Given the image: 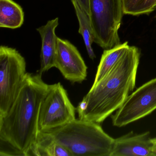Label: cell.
Masks as SVG:
<instances>
[{"label": "cell", "instance_id": "obj_1", "mask_svg": "<svg viewBox=\"0 0 156 156\" xmlns=\"http://www.w3.org/2000/svg\"><path fill=\"white\" fill-rule=\"evenodd\" d=\"M49 86L39 73H27L12 105L0 116V156H30L39 132L40 107Z\"/></svg>", "mask_w": 156, "mask_h": 156}, {"label": "cell", "instance_id": "obj_2", "mask_svg": "<svg viewBox=\"0 0 156 156\" xmlns=\"http://www.w3.org/2000/svg\"><path fill=\"white\" fill-rule=\"evenodd\" d=\"M140 52L129 48L118 62L95 84L93 85L76 108L78 118L101 124L120 108L133 92Z\"/></svg>", "mask_w": 156, "mask_h": 156}, {"label": "cell", "instance_id": "obj_3", "mask_svg": "<svg viewBox=\"0 0 156 156\" xmlns=\"http://www.w3.org/2000/svg\"><path fill=\"white\" fill-rule=\"evenodd\" d=\"M44 132L64 147L72 156H109L115 140L100 124L79 118Z\"/></svg>", "mask_w": 156, "mask_h": 156}, {"label": "cell", "instance_id": "obj_4", "mask_svg": "<svg viewBox=\"0 0 156 156\" xmlns=\"http://www.w3.org/2000/svg\"><path fill=\"white\" fill-rule=\"evenodd\" d=\"M94 42L104 50L120 44L119 35L124 12L122 0H89Z\"/></svg>", "mask_w": 156, "mask_h": 156}, {"label": "cell", "instance_id": "obj_5", "mask_svg": "<svg viewBox=\"0 0 156 156\" xmlns=\"http://www.w3.org/2000/svg\"><path fill=\"white\" fill-rule=\"evenodd\" d=\"M27 73L24 57L14 48L0 47V116L5 115L17 98Z\"/></svg>", "mask_w": 156, "mask_h": 156}, {"label": "cell", "instance_id": "obj_6", "mask_svg": "<svg viewBox=\"0 0 156 156\" xmlns=\"http://www.w3.org/2000/svg\"><path fill=\"white\" fill-rule=\"evenodd\" d=\"M76 110L61 83L49 85L40 107L39 131H49L68 124L76 119Z\"/></svg>", "mask_w": 156, "mask_h": 156}, {"label": "cell", "instance_id": "obj_7", "mask_svg": "<svg viewBox=\"0 0 156 156\" xmlns=\"http://www.w3.org/2000/svg\"><path fill=\"white\" fill-rule=\"evenodd\" d=\"M156 109V77L129 94L122 106L111 116L113 126H125Z\"/></svg>", "mask_w": 156, "mask_h": 156}, {"label": "cell", "instance_id": "obj_8", "mask_svg": "<svg viewBox=\"0 0 156 156\" xmlns=\"http://www.w3.org/2000/svg\"><path fill=\"white\" fill-rule=\"evenodd\" d=\"M55 67L73 83L86 79L87 67L77 48L67 40L57 39Z\"/></svg>", "mask_w": 156, "mask_h": 156}, {"label": "cell", "instance_id": "obj_9", "mask_svg": "<svg viewBox=\"0 0 156 156\" xmlns=\"http://www.w3.org/2000/svg\"><path fill=\"white\" fill-rule=\"evenodd\" d=\"M149 131L135 134L132 131L115 139L109 156H152Z\"/></svg>", "mask_w": 156, "mask_h": 156}, {"label": "cell", "instance_id": "obj_10", "mask_svg": "<svg viewBox=\"0 0 156 156\" xmlns=\"http://www.w3.org/2000/svg\"><path fill=\"white\" fill-rule=\"evenodd\" d=\"M59 25V19L48 21L45 25L37 29L41 39V68L38 73L41 74L55 67V57L58 37L55 30Z\"/></svg>", "mask_w": 156, "mask_h": 156}, {"label": "cell", "instance_id": "obj_11", "mask_svg": "<svg viewBox=\"0 0 156 156\" xmlns=\"http://www.w3.org/2000/svg\"><path fill=\"white\" fill-rule=\"evenodd\" d=\"M22 7L13 0H0V27L16 29L23 24Z\"/></svg>", "mask_w": 156, "mask_h": 156}, {"label": "cell", "instance_id": "obj_12", "mask_svg": "<svg viewBox=\"0 0 156 156\" xmlns=\"http://www.w3.org/2000/svg\"><path fill=\"white\" fill-rule=\"evenodd\" d=\"M30 156H72L71 153L56 142L47 132L39 131L36 142Z\"/></svg>", "mask_w": 156, "mask_h": 156}, {"label": "cell", "instance_id": "obj_13", "mask_svg": "<svg viewBox=\"0 0 156 156\" xmlns=\"http://www.w3.org/2000/svg\"><path fill=\"white\" fill-rule=\"evenodd\" d=\"M129 47L128 42L126 41L111 49L105 50L98 67L93 85L95 84L100 81L114 67L125 55Z\"/></svg>", "mask_w": 156, "mask_h": 156}, {"label": "cell", "instance_id": "obj_14", "mask_svg": "<svg viewBox=\"0 0 156 156\" xmlns=\"http://www.w3.org/2000/svg\"><path fill=\"white\" fill-rule=\"evenodd\" d=\"M79 23V33L82 35L89 58L94 60L96 55L92 48L94 36L90 15L83 9L76 0H71Z\"/></svg>", "mask_w": 156, "mask_h": 156}, {"label": "cell", "instance_id": "obj_15", "mask_svg": "<svg viewBox=\"0 0 156 156\" xmlns=\"http://www.w3.org/2000/svg\"><path fill=\"white\" fill-rule=\"evenodd\" d=\"M124 14H149L156 9V0H122Z\"/></svg>", "mask_w": 156, "mask_h": 156}, {"label": "cell", "instance_id": "obj_16", "mask_svg": "<svg viewBox=\"0 0 156 156\" xmlns=\"http://www.w3.org/2000/svg\"><path fill=\"white\" fill-rule=\"evenodd\" d=\"M76 1L81 6V8L90 15L89 0H76Z\"/></svg>", "mask_w": 156, "mask_h": 156}, {"label": "cell", "instance_id": "obj_17", "mask_svg": "<svg viewBox=\"0 0 156 156\" xmlns=\"http://www.w3.org/2000/svg\"><path fill=\"white\" fill-rule=\"evenodd\" d=\"M151 142L152 143V156H156V138H151Z\"/></svg>", "mask_w": 156, "mask_h": 156}]
</instances>
